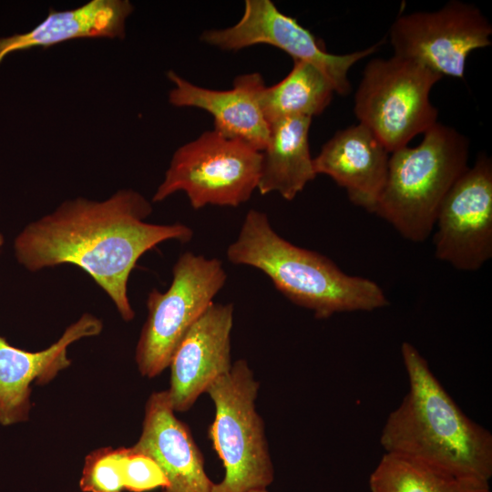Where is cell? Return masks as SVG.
Wrapping results in <instances>:
<instances>
[{
  "label": "cell",
  "instance_id": "cell-1",
  "mask_svg": "<svg viewBox=\"0 0 492 492\" xmlns=\"http://www.w3.org/2000/svg\"><path fill=\"white\" fill-rule=\"evenodd\" d=\"M151 212V203L132 190H118L101 201L67 200L25 227L15 240V254L31 272L63 263L79 267L128 322L135 313L128 282L138 259L163 241L184 243L193 236L192 229L182 223L146 222Z\"/></svg>",
  "mask_w": 492,
  "mask_h": 492
},
{
  "label": "cell",
  "instance_id": "cell-2",
  "mask_svg": "<svg viewBox=\"0 0 492 492\" xmlns=\"http://www.w3.org/2000/svg\"><path fill=\"white\" fill-rule=\"evenodd\" d=\"M401 354L409 387L383 426L380 444L384 452L489 481L491 433L461 410L413 344L404 342Z\"/></svg>",
  "mask_w": 492,
  "mask_h": 492
},
{
  "label": "cell",
  "instance_id": "cell-3",
  "mask_svg": "<svg viewBox=\"0 0 492 492\" xmlns=\"http://www.w3.org/2000/svg\"><path fill=\"white\" fill-rule=\"evenodd\" d=\"M227 258L262 272L288 300L312 311L317 319L389 304L376 282L349 275L324 255L289 242L273 230L267 214L257 210L245 215Z\"/></svg>",
  "mask_w": 492,
  "mask_h": 492
},
{
  "label": "cell",
  "instance_id": "cell-4",
  "mask_svg": "<svg viewBox=\"0 0 492 492\" xmlns=\"http://www.w3.org/2000/svg\"><path fill=\"white\" fill-rule=\"evenodd\" d=\"M468 152L466 136L436 123L419 145L391 154L386 181L373 212L405 239L425 241L443 200L468 168Z\"/></svg>",
  "mask_w": 492,
  "mask_h": 492
},
{
  "label": "cell",
  "instance_id": "cell-5",
  "mask_svg": "<svg viewBox=\"0 0 492 492\" xmlns=\"http://www.w3.org/2000/svg\"><path fill=\"white\" fill-rule=\"evenodd\" d=\"M259 388L248 362L241 359L206 391L215 407L209 436L225 468L212 492H249L273 481L264 423L256 409Z\"/></svg>",
  "mask_w": 492,
  "mask_h": 492
},
{
  "label": "cell",
  "instance_id": "cell-6",
  "mask_svg": "<svg viewBox=\"0 0 492 492\" xmlns=\"http://www.w3.org/2000/svg\"><path fill=\"white\" fill-rule=\"evenodd\" d=\"M442 77L412 59L374 58L366 64L356 90L354 114L393 153L438 122L430 91Z\"/></svg>",
  "mask_w": 492,
  "mask_h": 492
},
{
  "label": "cell",
  "instance_id": "cell-7",
  "mask_svg": "<svg viewBox=\"0 0 492 492\" xmlns=\"http://www.w3.org/2000/svg\"><path fill=\"white\" fill-rule=\"evenodd\" d=\"M226 281L219 259L191 251L179 257L169 289L165 292L153 289L148 295V316L135 352L141 375L153 378L169 366L183 337L214 302Z\"/></svg>",
  "mask_w": 492,
  "mask_h": 492
},
{
  "label": "cell",
  "instance_id": "cell-8",
  "mask_svg": "<svg viewBox=\"0 0 492 492\" xmlns=\"http://www.w3.org/2000/svg\"><path fill=\"white\" fill-rule=\"evenodd\" d=\"M262 154L214 129L179 147L152 198L159 202L183 191L194 210L237 207L257 190Z\"/></svg>",
  "mask_w": 492,
  "mask_h": 492
},
{
  "label": "cell",
  "instance_id": "cell-9",
  "mask_svg": "<svg viewBox=\"0 0 492 492\" xmlns=\"http://www.w3.org/2000/svg\"><path fill=\"white\" fill-rule=\"evenodd\" d=\"M492 26L474 5L452 0L436 11L398 16L390 28L394 56L415 60L442 77H464L466 58L491 45Z\"/></svg>",
  "mask_w": 492,
  "mask_h": 492
},
{
  "label": "cell",
  "instance_id": "cell-10",
  "mask_svg": "<svg viewBox=\"0 0 492 492\" xmlns=\"http://www.w3.org/2000/svg\"><path fill=\"white\" fill-rule=\"evenodd\" d=\"M200 38L223 50H240L259 44L275 46L293 60L316 67L331 81L335 93L343 96L351 91L350 68L380 46L377 43L349 54L328 53L311 31L282 13L271 0H246L238 23L224 29L205 31Z\"/></svg>",
  "mask_w": 492,
  "mask_h": 492
},
{
  "label": "cell",
  "instance_id": "cell-11",
  "mask_svg": "<svg viewBox=\"0 0 492 492\" xmlns=\"http://www.w3.org/2000/svg\"><path fill=\"white\" fill-rule=\"evenodd\" d=\"M435 255L460 271L480 269L492 257V161L486 154L456 179L436 219Z\"/></svg>",
  "mask_w": 492,
  "mask_h": 492
},
{
  "label": "cell",
  "instance_id": "cell-12",
  "mask_svg": "<svg viewBox=\"0 0 492 492\" xmlns=\"http://www.w3.org/2000/svg\"><path fill=\"white\" fill-rule=\"evenodd\" d=\"M233 314L232 303L213 302L176 349L167 390L175 412L190 410L216 379L231 369Z\"/></svg>",
  "mask_w": 492,
  "mask_h": 492
},
{
  "label": "cell",
  "instance_id": "cell-13",
  "mask_svg": "<svg viewBox=\"0 0 492 492\" xmlns=\"http://www.w3.org/2000/svg\"><path fill=\"white\" fill-rule=\"evenodd\" d=\"M131 448L161 468L169 483L163 492H212L203 456L189 427L175 415L167 390L149 395L141 434Z\"/></svg>",
  "mask_w": 492,
  "mask_h": 492
},
{
  "label": "cell",
  "instance_id": "cell-14",
  "mask_svg": "<svg viewBox=\"0 0 492 492\" xmlns=\"http://www.w3.org/2000/svg\"><path fill=\"white\" fill-rule=\"evenodd\" d=\"M168 78L175 85L169 100L175 107L198 108L214 119V130L262 152L270 135V124L261 105L265 87L259 73L238 76L233 87L214 90L199 87L169 70Z\"/></svg>",
  "mask_w": 492,
  "mask_h": 492
},
{
  "label": "cell",
  "instance_id": "cell-15",
  "mask_svg": "<svg viewBox=\"0 0 492 492\" xmlns=\"http://www.w3.org/2000/svg\"><path fill=\"white\" fill-rule=\"evenodd\" d=\"M102 328L100 319L84 313L56 343L39 352L15 348L0 336V424L26 421L31 406V384L47 383L69 366L67 347L81 338L99 334Z\"/></svg>",
  "mask_w": 492,
  "mask_h": 492
},
{
  "label": "cell",
  "instance_id": "cell-16",
  "mask_svg": "<svg viewBox=\"0 0 492 492\" xmlns=\"http://www.w3.org/2000/svg\"><path fill=\"white\" fill-rule=\"evenodd\" d=\"M389 152L362 124L337 131L313 158L316 174L345 189L351 202L373 212L384 187Z\"/></svg>",
  "mask_w": 492,
  "mask_h": 492
},
{
  "label": "cell",
  "instance_id": "cell-17",
  "mask_svg": "<svg viewBox=\"0 0 492 492\" xmlns=\"http://www.w3.org/2000/svg\"><path fill=\"white\" fill-rule=\"evenodd\" d=\"M128 0H91L70 10H50L32 30L0 38V64L11 53L82 37L123 38L125 22L133 12Z\"/></svg>",
  "mask_w": 492,
  "mask_h": 492
},
{
  "label": "cell",
  "instance_id": "cell-18",
  "mask_svg": "<svg viewBox=\"0 0 492 492\" xmlns=\"http://www.w3.org/2000/svg\"><path fill=\"white\" fill-rule=\"evenodd\" d=\"M312 118L292 117L270 124L267 145L257 190L265 195L278 192L293 200L315 179L313 158L310 154L309 130Z\"/></svg>",
  "mask_w": 492,
  "mask_h": 492
},
{
  "label": "cell",
  "instance_id": "cell-19",
  "mask_svg": "<svg viewBox=\"0 0 492 492\" xmlns=\"http://www.w3.org/2000/svg\"><path fill=\"white\" fill-rule=\"evenodd\" d=\"M369 487L371 492H491L489 481L386 452L370 475Z\"/></svg>",
  "mask_w": 492,
  "mask_h": 492
},
{
  "label": "cell",
  "instance_id": "cell-20",
  "mask_svg": "<svg viewBox=\"0 0 492 492\" xmlns=\"http://www.w3.org/2000/svg\"><path fill=\"white\" fill-rule=\"evenodd\" d=\"M334 88L313 65L294 60L290 73L272 87H264L261 105L269 124L292 117L318 116L329 106Z\"/></svg>",
  "mask_w": 492,
  "mask_h": 492
},
{
  "label": "cell",
  "instance_id": "cell-21",
  "mask_svg": "<svg viewBox=\"0 0 492 492\" xmlns=\"http://www.w3.org/2000/svg\"><path fill=\"white\" fill-rule=\"evenodd\" d=\"M124 447H103L85 458L79 486L84 492H123Z\"/></svg>",
  "mask_w": 492,
  "mask_h": 492
},
{
  "label": "cell",
  "instance_id": "cell-22",
  "mask_svg": "<svg viewBox=\"0 0 492 492\" xmlns=\"http://www.w3.org/2000/svg\"><path fill=\"white\" fill-rule=\"evenodd\" d=\"M124 489L130 492H145L168 486V480L150 456L135 451L131 447L125 448L122 459Z\"/></svg>",
  "mask_w": 492,
  "mask_h": 492
},
{
  "label": "cell",
  "instance_id": "cell-23",
  "mask_svg": "<svg viewBox=\"0 0 492 492\" xmlns=\"http://www.w3.org/2000/svg\"><path fill=\"white\" fill-rule=\"evenodd\" d=\"M249 492H268L267 488L252 489Z\"/></svg>",
  "mask_w": 492,
  "mask_h": 492
},
{
  "label": "cell",
  "instance_id": "cell-24",
  "mask_svg": "<svg viewBox=\"0 0 492 492\" xmlns=\"http://www.w3.org/2000/svg\"><path fill=\"white\" fill-rule=\"evenodd\" d=\"M3 243H4V238L0 233V248L2 247Z\"/></svg>",
  "mask_w": 492,
  "mask_h": 492
}]
</instances>
